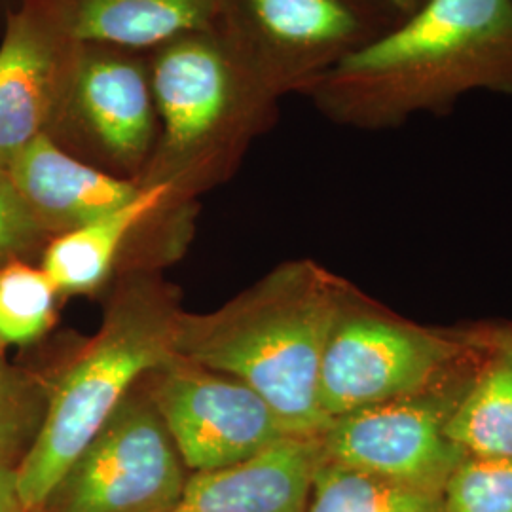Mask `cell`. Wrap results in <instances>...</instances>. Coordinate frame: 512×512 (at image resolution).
I'll return each mask as SVG.
<instances>
[{"label": "cell", "instance_id": "obj_12", "mask_svg": "<svg viewBox=\"0 0 512 512\" xmlns=\"http://www.w3.org/2000/svg\"><path fill=\"white\" fill-rule=\"evenodd\" d=\"M8 175L42 230L57 236L118 211L143 188L76 158L46 133L19 152Z\"/></svg>", "mask_w": 512, "mask_h": 512}, {"label": "cell", "instance_id": "obj_1", "mask_svg": "<svg viewBox=\"0 0 512 512\" xmlns=\"http://www.w3.org/2000/svg\"><path fill=\"white\" fill-rule=\"evenodd\" d=\"M475 92L512 97V0H427L306 95L338 124L389 129Z\"/></svg>", "mask_w": 512, "mask_h": 512}, {"label": "cell", "instance_id": "obj_16", "mask_svg": "<svg viewBox=\"0 0 512 512\" xmlns=\"http://www.w3.org/2000/svg\"><path fill=\"white\" fill-rule=\"evenodd\" d=\"M490 342L494 359L459 399L446 435L467 456L512 459V346Z\"/></svg>", "mask_w": 512, "mask_h": 512}, {"label": "cell", "instance_id": "obj_8", "mask_svg": "<svg viewBox=\"0 0 512 512\" xmlns=\"http://www.w3.org/2000/svg\"><path fill=\"white\" fill-rule=\"evenodd\" d=\"M458 401L452 395L425 391L334 418L319 437L321 456L368 475L442 494L446 480L467 456L446 435Z\"/></svg>", "mask_w": 512, "mask_h": 512}, {"label": "cell", "instance_id": "obj_9", "mask_svg": "<svg viewBox=\"0 0 512 512\" xmlns=\"http://www.w3.org/2000/svg\"><path fill=\"white\" fill-rule=\"evenodd\" d=\"M158 416L196 473L255 458L291 435L249 385L177 357L156 391Z\"/></svg>", "mask_w": 512, "mask_h": 512}, {"label": "cell", "instance_id": "obj_21", "mask_svg": "<svg viewBox=\"0 0 512 512\" xmlns=\"http://www.w3.org/2000/svg\"><path fill=\"white\" fill-rule=\"evenodd\" d=\"M0 512H25L18 494L16 471L0 463Z\"/></svg>", "mask_w": 512, "mask_h": 512}, {"label": "cell", "instance_id": "obj_2", "mask_svg": "<svg viewBox=\"0 0 512 512\" xmlns=\"http://www.w3.org/2000/svg\"><path fill=\"white\" fill-rule=\"evenodd\" d=\"M342 315L329 277L291 264L219 313L179 321L177 357L249 385L291 437L319 439L332 421L319 404L321 363Z\"/></svg>", "mask_w": 512, "mask_h": 512}, {"label": "cell", "instance_id": "obj_10", "mask_svg": "<svg viewBox=\"0 0 512 512\" xmlns=\"http://www.w3.org/2000/svg\"><path fill=\"white\" fill-rule=\"evenodd\" d=\"M80 46L63 0H18L8 10L0 42V171L52 128Z\"/></svg>", "mask_w": 512, "mask_h": 512}, {"label": "cell", "instance_id": "obj_11", "mask_svg": "<svg viewBox=\"0 0 512 512\" xmlns=\"http://www.w3.org/2000/svg\"><path fill=\"white\" fill-rule=\"evenodd\" d=\"M86 143L110 162L135 167L158 141V114L143 52L82 42L73 78L46 133Z\"/></svg>", "mask_w": 512, "mask_h": 512}, {"label": "cell", "instance_id": "obj_15", "mask_svg": "<svg viewBox=\"0 0 512 512\" xmlns=\"http://www.w3.org/2000/svg\"><path fill=\"white\" fill-rule=\"evenodd\" d=\"M175 196L169 183L143 184L141 192L118 211L59 234L48 245L42 272L57 293H90L109 274L129 234Z\"/></svg>", "mask_w": 512, "mask_h": 512}, {"label": "cell", "instance_id": "obj_19", "mask_svg": "<svg viewBox=\"0 0 512 512\" xmlns=\"http://www.w3.org/2000/svg\"><path fill=\"white\" fill-rule=\"evenodd\" d=\"M446 512H512V459L465 456L442 488Z\"/></svg>", "mask_w": 512, "mask_h": 512}, {"label": "cell", "instance_id": "obj_22", "mask_svg": "<svg viewBox=\"0 0 512 512\" xmlns=\"http://www.w3.org/2000/svg\"><path fill=\"white\" fill-rule=\"evenodd\" d=\"M16 433V421H14V408L12 399L8 395V385L0 372V454L6 450L10 440Z\"/></svg>", "mask_w": 512, "mask_h": 512}, {"label": "cell", "instance_id": "obj_14", "mask_svg": "<svg viewBox=\"0 0 512 512\" xmlns=\"http://www.w3.org/2000/svg\"><path fill=\"white\" fill-rule=\"evenodd\" d=\"M82 42L150 52L173 38L213 31L222 0H63Z\"/></svg>", "mask_w": 512, "mask_h": 512}, {"label": "cell", "instance_id": "obj_4", "mask_svg": "<svg viewBox=\"0 0 512 512\" xmlns=\"http://www.w3.org/2000/svg\"><path fill=\"white\" fill-rule=\"evenodd\" d=\"M158 114L164 181L177 188L184 169L217 156L274 120L268 92L219 33L196 31L147 52Z\"/></svg>", "mask_w": 512, "mask_h": 512}, {"label": "cell", "instance_id": "obj_7", "mask_svg": "<svg viewBox=\"0 0 512 512\" xmlns=\"http://www.w3.org/2000/svg\"><path fill=\"white\" fill-rule=\"evenodd\" d=\"M456 355L458 346L439 334L344 311L321 363V410L334 420L425 393Z\"/></svg>", "mask_w": 512, "mask_h": 512}, {"label": "cell", "instance_id": "obj_17", "mask_svg": "<svg viewBox=\"0 0 512 512\" xmlns=\"http://www.w3.org/2000/svg\"><path fill=\"white\" fill-rule=\"evenodd\" d=\"M306 512H446L442 494L321 459Z\"/></svg>", "mask_w": 512, "mask_h": 512}, {"label": "cell", "instance_id": "obj_5", "mask_svg": "<svg viewBox=\"0 0 512 512\" xmlns=\"http://www.w3.org/2000/svg\"><path fill=\"white\" fill-rule=\"evenodd\" d=\"M404 18L389 0H222L215 31L277 99L306 93Z\"/></svg>", "mask_w": 512, "mask_h": 512}, {"label": "cell", "instance_id": "obj_20", "mask_svg": "<svg viewBox=\"0 0 512 512\" xmlns=\"http://www.w3.org/2000/svg\"><path fill=\"white\" fill-rule=\"evenodd\" d=\"M46 232L19 196L8 171H0V268Z\"/></svg>", "mask_w": 512, "mask_h": 512}, {"label": "cell", "instance_id": "obj_18", "mask_svg": "<svg viewBox=\"0 0 512 512\" xmlns=\"http://www.w3.org/2000/svg\"><path fill=\"white\" fill-rule=\"evenodd\" d=\"M57 289L42 272L21 262L0 268V346L38 340L54 323Z\"/></svg>", "mask_w": 512, "mask_h": 512}, {"label": "cell", "instance_id": "obj_13", "mask_svg": "<svg viewBox=\"0 0 512 512\" xmlns=\"http://www.w3.org/2000/svg\"><path fill=\"white\" fill-rule=\"evenodd\" d=\"M319 439L281 440L255 458L186 478L169 512H306Z\"/></svg>", "mask_w": 512, "mask_h": 512}, {"label": "cell", "instance_id": "obj_6", "mask_svg": "<svg viewBox=\"0 0 512 512\" xmlns=\"http://www.w3.org/2000/svg\"><path fill=\"white\" fill-rule=\"evenodd\" d=\"M183 465L160 416L122 403L50 501L57 512H169L186 484Z\"/></svg>", "mask_w": 512, "mask_h": 512}, {"label": "cell", "instance_id": "obj_3", "mask_svg": "<svg viewBox=\"0 0 512 512\" xmlns=\"http://www.w3.org/2000/svg\"><path fill=\"white\" fill-rule=\"evenodd\" d=\"M179 321L129 296L55 387L35 444L16 469L25 512L44 507L143 374L177 359Z\"/></svg>", "mask_w": 512, "mask_h": 512}, {"label": "cell", "instance_id": "obj_24", "mask_svg": "<svg viewBox=\"0 0 512 512\" xmlns=\"http://www.w3.org/2000/svg\"><path fill=\"white\" fill-rule=\"evenodd\" d=\"M490 340H494V342H503V344H511L512 346V330H507V332H497V334H494Z\"/></svg>", "mask_w": 512, "mask_h": 512}, {"label": "cell", "instance_id": "obj_23", "mask_svg": "<svg viewBox=\"0 0 512 512\" xmlns=\"http://www.w3.org/2000/svg\"><path fill=\"white\" fill-rule=\"evenodd\" d=\"M389 2H391V4L399 10V14L406 19L408 16H412L414 12H418L427 0H389Z\"/></svg>", "mask_w": 512, "mask_h": 512}]
</instances>
